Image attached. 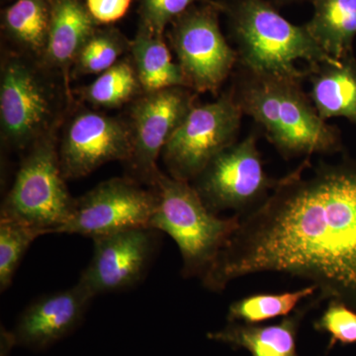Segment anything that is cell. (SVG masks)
Listing matches in <instances>:
<instances>
[{
	"label": "cell",
	"instance_id": "6da1fadb",
	"mask_svg": "<svg viewBox=\"0 0 356 356\" xmlns=\"http://www.w3.org/2000/svg\"><path fill=\"white\" fill-rule=\"evenodd\" d=\"M307 158L280 178L240 225L201 278L222 292L250 274L280 273L311 281L318 298L356 310V161L320 163L304 175Z\"/></svg>",
	"mask_w": 356,
	"mask_h": 356
},
{
	"label": "cell",
	"instance_id": "7a4b0ae2",
	"mask_svg": "<svg viewBox=\"0 0 356 356\" xmlns=\"http://www.w3.org/2000/svg\"><path fill=\"white\" fill-rule=\"evenodd\" d=\"M300 83L245 72L235 96L284 158L339 151L337 131L321 118Z\"/></svg>",
	"mask_w": 356,
	"mask_h": 356
},
{
	"label": "cell",
	"instance_id": "3957f363",
	"mask_svg": "<svg viewBox=\"0 0 356 356\" xmlns=\"http://www.w3.org/2000/svg\"><path fill=\"white\" fill-rule=\"evenodd\" d=\"M228 14L245 72L301 81L308 72L297 67L300 60L310 67L341 62L318 46L305 25L292 24L266 0H232Z\"/></svg>",
	"mask_w": 356,
	"mask_h": 356
},
{
	"label": "cell",
	"instance_id": "277c9868",
	"mask_svg": "<svg viewBox=\"0 0 356 356\" xmlns=\"http://www.w3.org/2000/svg\"><path fill=\"white\" fill-rule=\"evenodd\" d=\"M36 58L7 54L0 76L2 143L13 151H27L46 136L58 132L63 99L72 102L64 86Z\"/></svg>",
	"mask_w": 356,
	"mask_h": 356
},
{
	"label": "cell",
	"instance_id": "5b68a950",
	"mask_svg": "<svg viewBox=\"0 0 356 356\" xmlns=\"http://www.w3.org/2000/svg\"><path fill=\"white\" fill-rule=\"evenodd\" d=\"M154 188L158 207L151 228L173 238L181 254L182 275L202 278L240 225V216L220 218L191 182L161 172Z\"/></svg>",
	"mask_w": 356,
	"mask_h": 356
},
{
	"label": "cell",
	"instance_id": "8992f818",
	"mask_svg": "<svg viewBox=\"0 0 356 356\" xmlns=\"http://www.w3.org/2000/svg\"><path fill=\"white\" fill-rule=\"evenodd\" d=\"M58 156V132L50 134L27 149L0 215L13 218L43 235L60 233L74 213Z\"/></svg>",
	"mask_w": 356,
	"mask_h": 356
},
{
	"label": "cell",
	"instance_id": "52a82bcc",
	"mask_svg": "<svg viewBox=\"0 0 356 356\" xmlns=\"http://www.w3.org/2000/svg\"><path fill=\"white\" fill-rule=\"evenodd\" d=\"M243 114L233 92L194 105L161 154L168 175L191 184L217 154L235 144Z\"/></svg>",
	"mask_w": 356,
	"mask_h": 356
},
{
	"label": "cell",
	"instance_id": "ba28073f",
	"mask_svg": "<svg viewBox=\"0 0 356 356\" xmlns=\"http://www.w3.org/2000/svg\"><path fill=\"white\" fill-rule=\"evenodd\" d=\"M278 180L264 172L257 140L250 135L217 154L191 184L215 214L235 211L243 216L268 197Z\"/></svg>",
	"mask_w": 356,
	"mask_h": 356
},
{
	"label": "cell",
	"instance_id": "9c48e42d",
	"mask_svg": "<svg viewBox=\"0 0 356 356\" xmlns=\"http://www.w3.org/2000/svg\"><path fill=\"white\" fill-rule=\"evenodd\" d=\"M196 95L178 86L144 92L131 103L128 123L132 133V152L126 161V177L154 187L161 170L158 159L168 140L192 107Z\"/></svg>",
	"mask_w": 356,
	"mask_h": 356
},
{
	"label": "cell",
	"instance_id": "30bf717a",
	"mask_svg": "<svg viewBox=\"0 0 356 356\" xmlns=\"http://www.w3.org/2000/svg\"><path fill=\"white\" fill-rule=\"evenodd\" d=\"M170 41L187 88L194 92L216 93L238 62L212 6H192L173 21Z\"/></svg>",
	"mask_w": 356,
	"mask_h": 356
},
{
	"label": "cell",
	"instance_id": "8fae6325",
	"mask_svg": "<svg viewBox=\"0 0 356 356\" xmlns=\"http://www.w3.org/2000/svg\"><path fill=\"white\" fill-rule=\"evenodd\" d=\"M158 192L128 177L105 180L77 198L70 221L60 234L93 238L136 228H151Z\"/></svg>",
	"mask_w": 356,
	"mask_h": 356
},
{
	"label": "cell",
	"instance_id": "7c38bea8",
	"mask_svg": "<svg viewBox=\"0 0 356 356\" xmlns=\"http://www.w3.org/2000/svg\"><path fill=\"white\" fill-rule=\"evenodd\" d=\"M128 121L86 108L67 119L58 139V156L65 179L88 177L111 161L125 163L132 152Z\"/></svg>",
	"mask_w": 356,
	"mask_h": 356
},
{
	"label": "cell",
	"instance_id": "4fadbf2b",
	"mask_svg": "<svg viewBox=\"0 0 356 356\" xmlns=\"http://www.w3.org/2000/svg\"><path fill=\"white\" fill-rule=\"evenodd\" d=\"M158 229L136 228L93 238V254L79 283L91 296L122 291L146 277L159 245Z\"/></svg>",
	"mask_w": 356,
	"mask_h": 356
},
{
	"label": "cell",
	"instance_id": "5bb4252c",
	"mask_svg": "<svg viewBox=\"0 0 356 356\" xmlns=\"http://www.w3.org/2000/svg\"><path fill=\"white\" fill-rule=\"evenodd\" d=\"M92 299L79 282L70 289L37 299L18 318L11 332L14 343L33 350L49 348L79 327Z\"/></svg>",
	"mask_w": 356,
	"mask_h": 356
},
{
	"label": "cell",
	"instance_id": "9a60e30c",
	"mask_svg": "<svg viewBox=\"0 0 356 356\" xmlns=\"http://www.w3.org/2000/svg\"><path fill=\"white\" fill-rule=\"evenodd\" d=\"M96 25L81 0H51L48 41L39 62L62 79L72 102V65L81 47L95 33Z\"/></svg>",
	"mask_w": 356,
	"mask_h": 356
},
{
	"label": "cell",
	"instance_id": "2e32d148",
	"mask_svg": "<svg viewBox=\"0 0 356 356\" xmlns=\"http://www.w3.org/2000/svg\"><path fill=\"white\" fill-rule=\"evenodd\" d=\"M321 302L316 297L276 324L229 323L220 331L208 332L207 337L211 341L229 344L236 350H247L252 356H299L297 336L300 325L308 312Z\"/></svg>",
	"mask_w": 356,
	"mask_h": 356
},
{
	"label": "cell",
	"instance_id": "e0dca14e",
	"mask_svg": "<svg viewBox=\"0 0 356 356\" xmlns=\"http://www.w3.org/2000/svg\"><path fill=\"white\" fill-rule=\"evenodd\" d=\"M310 99L323 120L344 117L356 125V63L351 56L337 64L311 67Z\"/></svg>",
	"mask_w": 356,
	"mask_h": 356
},
{
	"label": "cell",
	"instance_id": "ac0fdd59",
	"mask_svg": "<svg viewBox=\"0 0 356 356\" xmlns=\"http://www.w3.org/2000/svg\"><path fill=\"white\" fill-rule=\"evenodd\" d=\"M130 53L144 92L178 86L187 88L181 67L173 62L163 35L140 26L135 39L131 42Z\"/></svg>",
	"mask_w": 356,
	"mask_h": 356
},
{
	"label": "cell",
	"instance_id": "d6986e66",
	"mask_svg": "<svg viewBox=\"0 0 356 356\" xmlns=\"http://www.w3.org/2000/svg\"><path fill=\"white\" fill-rule=\"evenodd\" d=\"M305 26L330 57L343 60L356 36V0H314L313 16Z\"/></svg>",
	"mask_w": 356,
	"mask_h": 356
},
{
	"label": "cell",
	"instance_id": "ffe728a7",
	"mask_svg": "<svg viewBox=\"0 0 356 356\" xmlns=\"http://www.w3.org/2000/svg\"><path fill=\"white\" fill-rule=\"evenodd\" d=\"M51 0H17L4 11L3 28L21 53L41 60L51 22Z\"/></svg>",
	"mask_w": 356,
	"mask_h": 356
},
{
	"label": "cell",
	"instance_id": "44dd1931",
	"mask_svg": "<svg viewBox=\"0 0 356 356\" xmlns=\"http://www.w3.org/2000/svg\"><path fill=\"white\" fill-rule=\"evenodd\" d=\"M144 93L130 58H121L97 79L79 90L84 102L96 108H118Z\"/></svg>",
	"mask_w": 356,
	"mask_h": 356
},
{
	"label": "cell",
	"instance_id": "7402d4cb",
	"mask_svg": "<svg viewBox=\"0 0 356 356\" xmlns=\"http://www.w3.org/2000/svg\"><path fill=\"white\" fill-rule=\"evenodd\" d=\"M318 288L315 285L295 291L257 293L234 301L229 307V323L259 324L278 317H287L297 310L300 302L311 298Z\"/></svg>",
	"mask_w": 356,
	"mask_h": 356
},
{
	"label": "cell",
	"instance_id": "603a6c76",
	"mask_svg": "<svg viewBox=\"0 0 356 356\" xmlns=\"http://www.w3.org/2000/svg\"><path fill=\"white\" fill-rule=\"evenodd\" d=\"M130 48L131 42L117 30L96 29L77 54L70 77L102 74L119 62Z\"/></svg>",
	"mask_w": 356,
	"mask_h": 356
},
{
	"label": "cell",
	"instance_id": "cb8c5ba5",
	"mask_svg": "<svg viewBox=\"0 0 356 356\" xmlns=\"http://www.w3.org/2000/svg\"><path fill=\"white\" fill-rule=\"evenodd\" d=\"M40 236L29 225L0 215V291L10 287L26 252Z\"/></svg>",
	"mask_w": 356,
	"mask_h": 356
},
{
	"label": "cell",
	"instance_id": "d4e9b609",
	"mask_svg": "<svg viewBox=\"0 0 356 356\" xmlns=\"http://www.w3.org/2000/svg\"><path fill=\"white\" fill-rule=\"evenodd\" d=\"M316 331L330 334L329 348L356 343V310L337 300H330L327 309L314 324Z\"/></svg>",
	"mask_w": 356,
	"mask_h": 356
},
{
	"label": "cell",
	"instance_id": "484cf974",
	"mask_svg": "<svg viewBox=\"0 0 356 356\" xmlns=\"http://www.w3.org/2000/svg\"><path fill=\"white\" fill-rule=\"evenodd\" d=\"M199 1L202 0H142L140 26L163 35L168 24Z\"/></svg>",
	"mask_w": 356,
	"mask_h": 356
},
{
	"label": "cell",
	"instance_id": "4316f807",
	"mask_svg": "<svg viewBox=\"0 0 356 356\" xmlns=\"http://www.w3.org/2000/svg\"><path fill=\"white\" fill-rule=\"evenodd\" d=\"M132 0H86V6L96 24L108 25L127 14Z\"/></svg>",
	"mask_w": 356,
	"mask_h": 356
},
{
	"label": "cell",
	"instance_id": "83f0119b",
	"mask_svg": "<svg viewBox=\"0 0 356 356\" xmlns=\"http://www.w3.org/2000/svg\"><path fill=\"white\" fill-rule=\"evenodd\" d=\"M286 1H293V0H286Z\"/></svg>",
	"mask_w": 356,
	"mask_h": 356
}]
</instances>
